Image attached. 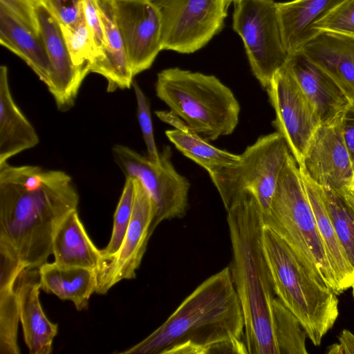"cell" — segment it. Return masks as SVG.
I'll list each match as a JSON object with an SVG mask.
<instances>
[{
  "label": "cell",
  "mask_w": 354,
  "mask_h": 354,
  "mask_svg": "<svg viewBox=\"0 0 354 354\" xmlns=\"http://www.w3.org/2000/svg\"><path fill=\"white\" fill-rule=\"evenodd\" d=\"M351 288H352V289H353V299H354V283H353V284L352 285Z\"/></svg>",
  "instance_id": "cell-41"
},
{
  "label": "cell",
  "mask_w": 354,
  "mask_h": 354,
  "mask_svg": "<svg viewBox=\"0 0 354 354\" xmlns=\"http://www.w3.org/2000/svg\"><path fill=\"white\" fill-rule=\"evenodd\" d=\"M266 91L275 112L272 125L299 166L321 125L319 118L286 64L274 74Z\"/></svg>",
  "instance_id": "cell-11"
},
{
  "label": "cell",
  "mask_w": 354,
  "mask_h": 354,
  "mask_svg": "<svg viewBox=\"0 0 354 354\" xmlns=\"http://www.w3.org/2000/svg\"><path fill=\"white\" fill-rule=\"evenodd\" d=\"M263 248L275 296L319 346L339 315L337 294L273 230L264 225Z\"/></svg>",
  "instance_id": "cell-4"
},
{
  "label": "cell",
  "mask_w": 354,
  "mask_h": 354,
  "mask_svg": "<svg viewBox=\"0 0 354 354\" xmlns=\"http://www.w3.org/2000/svg\"><path fill=\"white\" fill-rule=\"evenodd\" d=\"M298 167L322 187L338 192L354 189V169L342 136L340 120L317 128Z\"/></svg>",
  "instance_id": "cell-14"
},
{
  "label": "cell",
  "mask_w": 354,
  "mask_h": 354,
  "mask_svg": "<svg viewBox=\"0 0 354 354\" xmlns=\"http://www.w3.org/2000/svg\"><path fill=\"white\" fill-rule=\"evenodd\" d=\"M263 221L316 276L339 294L300 170L291 153L279 177L270 212Z\"/></svg>",
  "instance_id": "cell-6"
},
{
  "label": "cell",
  "mask_w": 354,
  "mask_h": 354,
  "mask_svg": "<svg viewBox=\"0 0 354 354\" xmlns=\"http://www.w3.org/2000/svg\"><path fill=\"white\" fill-rule=\"evenodd\" d=\"M286 65L315 109L321 125L339 122L351 102L332 77L301 52L289 54Z\"/></svg>",
  "instance_id": "cell-16"
},
{
  "label": "cell",
  "mask_w": 354,
  "mask_h": 354,
  "mask_svg": "<svg viewBox=\"0 0 354 354\" xmlns=\"http://www.w3.org/2000/svg\"><path fill=\"white\" fill-rule=\"evenodd\" d=\"M78 203L76 187L65 171L0 164V240L13 248L26 268L47 262L57 227Z\"/></svg>",
  "instance_id": "cell-1"
},
{
  "label": "cell",
  "mask_w": 354,
  "mask_h": 354,
  "mask_svg": "<svg viewBox=\"0 0 354 354\" xmlns=\"http://www.w3.org/2000/svg\"><path fill=\"white\" fill-rule=\"evenodd\" d=\"M161 21L162 50L189 54L219 33L227 15L220 0H149Z\"/></svg>",
  "instance_id": "cell-10"
},
{
  "label": "cell",
  "mask_w": 354,
  "mask_h": 354,
  "mask_svg": "<svg viewBox=\"0 0 354 354\" xmlns=\"http://www.w3.org/2000/svg\"><path fill=\"white\" fill-rule=\"evenodd\" d=\"M155 89L170 111L205 140L230 135L239 123V101L214 75L169 68L158 73Z\"/></svg>",
  "instance_id": "cell-5"
},
{
  "label": "cell",
  "mask_w": 354,
  "mask_h": 354,
  "mask_svg": "<svg viewBox=\"0 0 354 354\" xmlns=\"http://www.w3.org/2000/svg\"><path fill=\"white\" fill-rule=\"evenodd\" d=\"M0 44L23 59L48 84L53 68L41 35H37L0 6Z\"/></svg>",
  "instance_id": "cell-22"
},
{
  "label": "cell",
  "mask_w": 354,
  "mask_h": 354,
  "mask_svg": "<svg viewBox=\"0 0 354 354\" xmlns=\"http://www.w3.org/2000/svg\"><path fill=\"white\" fill-rule=\"evenodd\" d=\"M39 138L12 97L6 66L0 67V164L35 147Z\"/></svg>",
  "instance_id": "cell-20"
},
{
  "label": "cell",
  "mask_w": 354,
  "mask_h": 354,
  "mask_svg": "<svg viewBox=\"0 0 354 354\" xmlns=\"http://www.w3.org/2000/svg\"><path fill=\"white\" fill-rule=\"evenodd\" d=\"M299 52L330 75L354 103V37L319 32Z\"/></svg>",
  "instance_id": "cell-18"
},
{
  "label": "cell",
  "mask_w": 354,
  "mask_h": 354,
  "mask_svg": "<svg viewBox=\"0 0 354 354\" xmlns=\"http://www.w3.org/2000/svg\"><path fill=\"white\" fill-rule=\"evenodd\" d=\"M52 254L54 262L58 265L97 271L102 260L101 250L91 240L79 217L77 209L68 214L57 227L53 238Z\"/></svg>",
  "instance_id": "cell-24"
},
{
  "label": "cell",
  "mask_w": 354,
  "mask_h": 354,
  "mask_svg": "<svg viewBox=\"0 0 354 354\" xmlns=\"http://www.w3.org/2000/svg\"><path fill=\"white\" fill-rule=\"evenodd\" d=\"M35 0H0V6L7 9L21 23L37 35H40Z\"/></svg>",
  "instance_id": "cell-35"
},
{
  "label": "cell",
  "mask_w": 354,
  "mask_h": 354,
  "mask_svg": "<svg viewBox=\"0 0 354 354\" xmlns=\"http://www.w3.org/2000/svg\"><path fill=\"white\" fill-rule=\"evenodd\" d=\"M300 172L340 294L351 288L353 284L354 269L351 266L339 242L335 227L327 212L322 187L312 181L301 171Z\"/></svg>",
  "instance_id": "cell-26"
},
{
  "label": "cell",
  "mask_w": 354,
  "mask_h": 354,
  "mask_svg": "<svg viewBox=\"0 0 354 354\" xmlns=\"http://www.w3.org/2000/svg\"><path fill=\"white\" fill-rule=\"evenodd\" d=\"M160 153V162L157 163L123 145L112 148L113 158L125 177L138 179L154 203L153 232L165 220L184 217L189 207V180L174 167L169 147Z\"/></svg>",
  "instance_id": "cell-9"
},
{
  "label": "cell",
  "mask_w": 354,
  "mask_h": 354,
  "mask_svg": "<svg viewBox=\"0 0 354 354\" xmlns=\"http://www.w3.org/2000/svg\"><path fill=\"white\" fill-rule=\"evenodd\" d=\"M45 6L62 26H71L84 16V0H48Z\"/></svg>",
  "instance_id": "cell-34"
},
{
  "label": "cell",
  "mask_w": 354,
  "mask_h": 354,
  "mask_svg": "<svg viewBox=\"0 0 354 354\" xmlns=\"http://www.w3.org/2000/svg\"><path fill=\"white\" fill-rule=\"evenodd\" d=\"M290 154L277 131L261 136L239 160L209 174L226 212L240 202L256 204L262 217L270 212L279 177Z\"/></svg>",
  "instance_id": "cell-7"
},
{
  "label": "cell",
  "mask_w": 354,
  "mask_h": 354,
  "mask_svg": "<svg viewBox=\"0 0 354 354\" xmlns=\"http://www.w3.org/2000/svg\"><path fill=\"white\" fill-rule=\"evenodd\" d=\"M135 198V186L132 178L127 177L114 216L111 239L101 250V262L114 256L119 250L130 223ZM100 262V263H101Z\"/></svg>",
  "instance_id": "cell-30"
},
{
  "label": "cell",
  "mask_w": 354,
  "mask_h": 354,
  "mask_svg": "<svg viewBox=\"0 0 354 354\" xmlns=\"http://www.w3.org/2000/svg\"><path fill=\"white\" fill-rule=\"evenodd\" d=\"M221 1V3H223V5L224 6V7L227 9L229 6L231 4V3H236L237 1H239V0H220Z\"/></svg>",
  "instance_id": "cell-39"
},
{
  "label": "cell",
  "mask_w": 354,
  "mask_h": 354,
  "mask_svg": "<svg viewBox=\"0 0 354 354\" xmlns=\"http://www.w3.org/2000/svg\"><path fill=\"white\" fill-rule=\"evenodd\" d=\"M345 0H292L277 3L285 47L288 54L301 50L317 34L313 26Z\"/></svg>",
  "instance_id": "cell-21"
},
{
  "label": "cell",
  "mask_w": 354,
  "mask_h": 354,
  "mask_svg": "<svg viewBox=\"0 0 354 354\" xmlns=\"http://www.w3.org/2000/svg\"><path fill=\"white\" fill-rule=\"evenodd\" d=\"M111 5L135 77L149 69L162 50L160 15L149 0H111Z\"/></svg>",
  "instance_id": "cell-13"
},
{
  "label": "cell",
  "mask_w": 354,
  "mask_h": 354,
  "mask_svg": "<svg viewBox=\"0 0 354 354\" xmlns=\"http://www.w3.org/2000/svg\"><path fill=\"white\" fill-rule=\"evenodd\" d=\"M155 113L161 121L174 127L165 131L170 142L185 156L203 167L209 174L239 160V155L210 145L170 111H156Z\"/></svg>",
  "instance_id": "cell-23"
},
{
  "label": "cell",
  "mask_w": 354,
  "mask_h": 354,
  "mask_svg": "<svg viewBox=\"0 0 354 354\" xmlns=\"http://www.w3.org/2000/svg\"><path fill=\"white\" fill-rule=\"evenodd\" d=\"M340 126L344 143L354 169V103L351 102L340 119Z\"/></svg>",
  "instance_id": "cell-37"
},
{
  "label": "cell",
  "mask_w": 354,
  "mask_h": 354,
  "mask_svg": "<svg viewBox=\"0 0 354 354\" xmlns=\"http://www.w3.org/2000/svg\"><path fill=\"white\" fill-rule=\"evenodd\" d=\"M106 45L102 54L90 64V72L107 80V91L129 88L133 75L122 36L115 21L111 0H97Z\"/></svg>",
  "instance_id": "cell-19"
},
{
  "label": "cell",
  "mask_w": 354,
  "mask_h": 354,
  "mask_svg": "<svg viewBox=\"0 0 354 354\" xmlns=\"http://www.w3.org/2000/svg\"><path fill=\"white\" fill-rule=\"evenodd\" d=\"M132 178L135 198L130 223L117 253L100 263L97 271L95 291L100 295L106 294L122 280L136 277V272L140 266L153 233L151 225L156 212L154 203L142 183L138 179Z\"/></svg>",
  "instance_id": "cell-12"
},
{
  "label": "cell",
  "mask_w": 354,
  "mask_h": 354,
  "mask_svg": "<svg viewBox=\"0 0 354 354\" xmlns=\"http://www.w3.org/2000/svg\"><path fill=\"white\" fill-rule=\"evenodd\" d=\"M272 315L279 354H307L304 328L276 296L272 302Z\"/></svg>",
  "instance_id": "cell-29"
},
{
  "label": "cell",
  "mask_w": 354,
  "mask_h": 354,
  "mask_svg": "<svg viewBox=\"0 0 354 354\" xmlns=\"http://www.w3.org/2000/svg\"><path fill=\"white\" fill-rule=\"evenodd\" d=\"M60 27L73 64L90 70V64L97 53L85 17L73 25Z\"/></svg>",
  "instance_id": "cell-31"
},
{
  "label": "cell",
  "mask_w": 354,
  "mask_h": 354,
  "mask_svg": "<svg viewBox=\"0 0 354 354\" xmlns=\"http://www.w3.org/2000/svg\"><path fill=\"white\" fill-rule=\"evenodd\" d=\"M40 288L62 300L72 301L77 310L88 307L97 284V271L93 269L45 263L39 268Z\"/></svg>",
  "instance_id": "cell-25"
},
{
  "label": "cell",
  "mask_w": 354,
  "mask_h": 354,
  "mask_svg": "<svg viewBox=\"0 0 354 354\" xmlns=\"http://www.w3.org/2000/svg\"><path fill=\"white\" fill-rule=\"evenodd\" d=\"M339 343L328 347V354H354V334L343 330L338 337Z\"/></svg>",
  "instance_id": "cell-38"
},
{
  "label": "cell",
  "mask_w": 354,
  "mask_h": 354,
  "mask_svg": "<svg viewBox=\"0 0 354 354\" xmlns=\"http://www.w3.org/2000/svg\"><path fill=\"white\" fill-rule=\"evenodd\" d=\"M230 267L201 283L143 340L120 354H248Z\"/></svg>",
  "instance_id": "cell-2"
},
{
  "label": "cell",
  "mask_w": 354,
  "mask_h": 354,
  "mask_svg": "<svg viewBox=\"0 0 354 354\" xmlns=\"http://www.w3.org/2000/svg\"><path fill=\"white\" fill-rule=\"evenodd\" d=\"M232 261L229 266L244 319L248 354H279L272 315L275 297L263 248L264 223L254 204L239 203L227 211Z\"/></svg>",
  "instance_id": "cell-3"
},
{
  "label": "cell",
  "mask_w": 354,
  "mask_h": 354,
  "mask_svg": "<svg viewBox=\"0 0 354 354\" xmlns=\"http://www.w3.org/2000/svg\"><path fill=\"white\" fill-rule=\"evenodd\" d=\"M313 30L354 37V0H345L313 26Z\"/></svg>",
  "instance_id": "cell-32"
},
{
  "label": "cell",
  "mask_w": 354,
  "mask_h": 354,
  "mask_svg": "<svg viewBox=\"0 0 354 354\" xmlns=\"http://www.w3.org/2000/svg\"><path fill=\"white\" fill-rule=\"evenodd\" d=\"M0 353L19 354L17 328L20 321L16 283L25 266L9 252L0 254Z\"/></svg>",
  "instance_id": "cell-27"
},
{
  "label": "cell",
  "mask_w": 354,
  "mask_h": 354,
  "mask_svg": "<svg viewBox=\"0 0 354 354\" xmlns=\"http://www.w3.org/2000/svg\"><path fill=\"white\" fill-rule=\"evenodd\" d=\"M40 35L50 61L53 73L46 86L59 111L71 109L89 68L75 66L65 43L60 24L44 4L37 6Z\"/></svg>",
  "instance_id": "cell-15"
},
{
  "label": "cell",
  "mask_w": 354,
  "mask_h": 354,
  "mask_svg": "<svg viewBox=\"0 0 354 354\" xmlns=\"http://www.w3.org/2000/svg\"><path fill=\"white\" fill-rule=\"evenodd\" d=\"M232 28L242 39L254 76L266 90L289 55L283 42L277 3L239 0L234 3Z\"/></svg>",
  "instance_id": "cell-8"
},
{
  "label": "cell",
  "mask_w": 354,
  "mask_h": 354,
  "mask_svg": "<svg viewBox=\"0 0 354 354\" xmlns=\"http://www.w3.org/2000/svg\"><path fill=\"white\" fill-rule=\"evenodd\" d=\"M132 86L136 95L138 120L147 147V157L152 161L160 163V153L158 152L155 142L149 102L138 84L134 80Z\"/></svg>",
  "instance_id": "cell-33"
},
{
  "label": "cell",
  "mask_w": 354,
  "mask_h": 354,
  "mask_svg": "<svg viewBox=\"0 0 354 354\" xmlns=\"http://www.w3.org/2000/svg\"><path fill=\"white\" fill-rule=\"evenodd\" d=\"M84 12L98 57L105 47L106 39L97 0H84Z\"/></svg>",
  "instance_id": "cell-36"
},
{
  "label": "cell",
  "mask_w": 354,
  "mask_h": 354,
  "mask_svg": "<svg viewBox=\"0 0 354 354\" xmlns=\"http://www.w3.org/2000/svg\"><path fill=\"white\" fill-rule=\"evenodd\" d=\"M37 4L46 5L48 0H35Z\"/></svg>",
  "instance_id": "cell-40"
},
{
  "label": "cell",
  "mask_w": 354,
  "mask_h": 354,
  "mask_svg": "<svg viewBox=\"0 0 354 354\" xmlns=\"http://www.w3.org/2000/svg\"><path fill=\"white\" fill-rule=\"evenodd\" d=\"M322 189L328 216L354 269V189L345 192L324 187Z\"/></svg>",
  "instance_id": "cell-28"
},
{
  "label": "cell",
  "mask_w": 354,
  "mask_h": 354,
  "mask_svg": "<svg viewBox=\"0 0 354 354\" xmlns=\"http://www.w3.org/2000/svg\"><path fill=\"white\" fill-rule=\"evenodd\" d=\"M40 281L38 268H26L16 283L20 322L24 340L30 354H50L57 324L46 316L40 301Z\"/></svg>",
  "instance_id": "cell-17"
}]
</instances>
